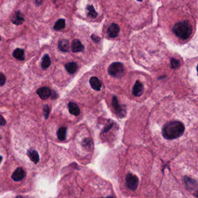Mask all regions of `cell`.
<instances>
[{
  "label": "cell",
  "instance_id": "6da1fadb",
  "mask_svg": "<svg viewBox=\"0 0 198 198\" xmlns=\"http://www.w3.org/2000/svg\"><path fill=\"white\" fill-rule=\"evenodd\" d=\"M189 121L180 113H175L173 117L166 118L155 130L156 138H161L165 142H174L184 138L189 130Z\"/></svg>",
  "mask_w": 198,
  "mask_h": 198
},
{
  "label": "cell",
  "instance_id": "7a4b0ae2",
  "mask_svg": "<svg viewBox=\"0 0 198 198\" xmlns=\"http://www.w3.org/2000/svg\"><path fill=\"white\" fill-rule=\"evenodd\" d=\"M173 32L182 40H186L190 37L192 32V27L188 20L178 22L174 24Z\"/></svg>",
  "mask_w": 198,
  "mask_h": 198
},
{
  "label": "cell",
  "instance_id": "3957f363",
  "mask_svg": "<svg viewBox=\"0 0 198 198\" xmlns=\"http://www.w3.org/2000/svg\"><path fill=\"white\" fill-rule=\"evenodd\" d=\"M107 70L109 76L113 79H121L125 75V66L120 61H114L110 63Z\"/></svg>",
  "mask_w": 198,
  "mask_h": 198
},
{
  "label": "cell",
  "instance_id": "277c9868",
  "mask_svg": "<svg viewBox=\"0 0 198 198\" xmlns=\"http://www.w3.org/2000/svg\"><path fill=\"white\" fill-rule=\"evenodd\" d=\"M145 85L142 81L137 80L134 82L132 88V94L135 97H140L144 93Z\"/></svg>",
  "mask_w": 198,
  "mask_h": 198
},
{
  "label": "cell",
  "instance_id": "5b68a950",
  "mask_svg": "<svg viewBox=\"0 0 198 198\" xmlns=\"http://www.w3.org/2000/svg\"><path fill=\"white\" fill-rule=\"evenodd\" d=\"M138 178L137 177L131 173L127 174L126 177V184L129 190L135 191L137 190L138 186Z\"/></svg>",
  "mask_w": 198,
  "mask_h": 198
},
{
  "label": "cell",
  "instance_id": "8992f818",
  "mask_svg": "<svg viewBox=\"0 0 198 198\" xmlns=\"http://www.w3.org/2000/svg\"><path fill=\"white\" fill-rule=\"evenodd\" d=\"M89 84L91 88L95 92H100L102 89V82L97 76H92L89 78Z\"/></svg>",
  "mask_w": 198,
  "mask_h": 198
},
{
  "label": "cell",
  "instance_id": "52a82bcc",
  "mask_svg": "<svg viewBox=\"0 0 198 198\" xmlns=\"http://www.w3.org/2000/svg\"><path fill=\"white\" fill-rule=\"evenodd\" d=\"M184 182L188 190L194 191L197 190V182L194 179L185 176L184 177Z\"/></svg>",
  "mask_w": 198,
  "mask_h": 198
},
{
  "label": "cell",
  "instance_id": "ba28073f",
  "mask_svg": "<svg viewBox=\"0 0 198 198\" xmlns=\"http://www.w3.org/2000/svg\"><path fill=\"white\" fill-rule=\"evenodd\" d=\"M120 31V27L117 24L112 23L108 29L107 33L110 38H116L119 36Z\"/></svg>",
  "mask_w": 198,
  "mask_h": 198
},
{
  "label": "cell",
  "instance_id": "9c48e42d",
  "mask_svg": "<svg viewBox=\"0 0 198 198\" xmlns=\"http://www.w3.org/2000/svg\"><path fill=\"white\" fill-rule=\"evenodd\" d=\"M71 49L74 53L81 52L84 50V46L82 44L80 41L75 39L72 42Z\"/></svg>",
  "mask_w": 198,
  "mask_h": 198
},
{
  "label": "cell",
  "instance_id": "30bf717a",
  "mask_svg": "<svg viewBox=\"0 0 198 198\" xmlns=\"http://www.w3.org/2000/svg\"><path fill=\"white\" fill-rule=\"evenodd\" d=\"M26 173L22 167H18L12 174V178L15 181H19L24 178Z\"/></svg>",
  "mask_w": 198,
  "mask_h": 198
},
{
  "label": "cell",
  "instance_id": "8fae6325",
  "mask_svg": "<svg viewBox=\"0 0 198 198\" xmlns=\"http://www.w3.org/2000/svg\"><path fill=\"white\" fill-rule=\"evenodd\" d=\"M37 93L41 99L45 100L50 96L51 90L49 88L47 87H43L38 89L37 91Z\"/></svg>",
  "mask_w": 198,
  "mask_h": 198
},
{
  "label": "cell",
  "instance_id": "7c38bea8",
  "mask_svg": "<svg viewBox=\"0 0 198 198\" xmlns=\"http://www.w3.org/2000/svg\"><path fill=\"white\" fill-rule=\"evenodd\" d=\"M68 109L70 113L72 114L74 116H79L80 114V109L79 107V106L77 105V104L73 103V102H70L68 104Z\"/></svg>",
  "mask_w": 198,
  "mask_h": 198
},
{
  "label": "cell",
  "instance_id": "4fadbf2b",
  "mask_svg": "<svg viewBox=\"0 0 198 198\" xmlns=\"http://www.w3.org/2000/svg\"><path fill=\"white\" fill-rule=\"evenodd\" d=\"M78 65L76 62H69L65 65V69L70 74H73L77 71Z\"/></svg>",
  "mask_w": 198,
  "mask_h": 198
},
{
  "label": "cell",
  "instance_id": "5bb4252c",
  "mask_svg": "<svg viewBox=\"0 0 198 198\" xmlns=\"http://www.w3.org/2000/svg\"><path fill=\"white\" fill-rule=\"evenodd\" d=\"M11 21L13 24L19 26L24 22V17L21 15L20 12L19 11H18L15 13L14 16L11 19Z\"/></svg>",
  "mask_w": 198,
  "mask_h": 198
},
{
  "label": "cell",
  "instance_id": "9a60e30c",
  "mask_svg": "<svg viewBox=\"0 0 198 198\" xmlns=\"http://www.w3.org/2000/svg\"><path fill=\"white\" fill-rule=\"evenodd\" d=\"M58 48L59 50L63 52H68L70 49V45L67 40H62L58 43Z\"/></svg>",
  "mask_w": 198,
  "mask_h": 198
},
{
  "label": "cell",
  "instance_id": "2e32d148",
  "mask_svg": "<svg viewBox=\"0 0 198 198\" xmlns=\"http://www.w3.org/2000/svg\"><path fill=\"white\" fill-rule=\"evenodd\" d=\"M28 155L30 160L35 164H37L39 161V155L36 150H28Z\"/></svg>",
  "mask_w": 198,
  "mask_h": 198
},
{
  "label": "cell",
  "instance_id": "e0dca14e",
  "mask_svg": "<svg viewBox=\"0 0 198 198\" xmlns=\"http://www.w3.org/2000/svg\"><path fill=\"white\" fill-rule=\"evenodd\" d=\"M13 56L19 60H24V51L22 49H16L13 52Z\"/></svg>",
  "mask_w": 198,
  "mask_h": 198
},
{
  "label": "cell",
  "instance_id": "ac0fdd59",
  "mask_svg": "<svg viewBox=\"0 0 198 198\" xmlns=\"http://www.w3.org/2000/svg\"><path fill=\"white\" fill-rule=\"evenodd\" d=\"M86 9L88 10V13H87V15L89 17L91 18H93V19H95L98 16L97 12H96V11L95 10V9L94 8L93 5H88L87 6V8Z\"/></svg>",
  "mask_w": 198,
  "mask_h": 198
},
{
  "label": "cell",
  "instance_id": "d6986e66",
  "mask_svg": "<svg viewBox=\"0 0 198 198\" xmlns=\"http://www.w3.org/2000/svg\"><path fill=\"white\" fill-rule=\"evenodd\" d=\"M57 136L58 139L61 141L65 140L66 137V128L64 127H62L59 128L57 132Z\"/></svg>",
  "mask_w": 198,
  "mask_h": 198
},
{
  "label": "cell",
  "instance_id": "ffe728a7",
  "mask_svg": "<svg viewBox=\"0 0 198 198\" xmlns=\"http://www.w3.org/2000/svg\"><path fill=\"white\" fill-rule=\"evenodd\" d=\"M51 64V60L49 57L48 55L46 54L43 57V61L41 64V67L43 69H47Z\"/></svg>",
  "mask_w": 198,
  "mask_h": 198
},
{
  "label": "cell",
  "instance_id": "44dd1931",
  "mask_svg": "<svg viewBox=\"0 0 198 198\" xmlns=\"http://www.w3.org/2000/svg\"><path fill=\"white\" fill-rule=\"evenodd\" d=\"M65 26H66V24H65V19H60L55 23L53 28L55 30L59 31V30H61L62 29H63L65 28Z\"/></svg>",
  "mask_w": 198,
  "mask_h": 198
},
{
  "label": "cell",
  "instance_id": "7402d4cb",
  "mask_svg": "<svg viewBox=\"0 0 198 198\" xmlns=\"http://www.w3.org/2000/svg\"><path fill=\"white\" fill-rule=\"evenodd\" d=\"M171 65L173 68H177L178 67H180V61L178 59H172L171 61Z\"/></svg>",
  "mask_w": 198,
  "mask_h": 198
},
{
  "label": "cell",
  "instance_id": "603a6c76",
  "mask_svg": "<svg viewBox=\"0 0 198 198\" xmlns=\"http://www.w3.org/2000/svg\"><path fill=\"white\" fill-rule=\"evenodd\" d=\"M6 78L3 73H0V86H3L5 84Z\"/></svg>",
  "mask_w": 198,
  "mask_h": 198
},
{
  "label": "cell",
  "instance_id": "cb8c5ba5",
  "mask_svg": "<svg viewBox=\"0 0 198 198\" xmlns=\"http://www.w3.org/2000/svg\"><path fill=\"white\" fill-rule=\"evenodd\" d=\"M49 108L48 105H45L44 108V115L46 119H47L48 117L49 114Z\"/></svg>",
  "mask_w": 198,
  "mask_h": 198
},
{
  "label": "cell",
  "instance_id": "d4e9b609",
  "mask_svg": "<svg viewBox=\"0 0 198 198\" xmlns=\"http://www.w3.org/2000/svg\"><path fill=\"white\" fill-rule=\"evenodd\" d=\"M91 38H92V40L94 41V42H96V43H98V42H99L100 40H101V39H100V38L99 37V36H95V35H92L91 36Z\"/></svg>",
  "mask_w": 198,
  "mask_h": 198
},
{
  "label": "cell",
  "instance_id": "484cf974",
  "mask_svg": "<svg viewBox=\"0 0 198 198\" xmlns=\"http://www.w3.org/2000/svg\"><path fill=\"white\" fill-rule=\"evenodd\" d=\"M6 124V121L3 116L0 115V125L4 126Z\"/></svg>",
  "mask_w": 198,
  "mask_h": 198
},
{
  "label": "cell",
  "instance_id": "4316f807",
  "mask_svg": "<svg viewBox=\"0 0 198 198\" xmlns=\"http://www.w3.org/2000/svg\"><path fill=\"white\" fill-rule=\"evenodd\" d=\"M44 1V0H35V2L37 6L41 5V4L43 3Z\"/></svg>",
  "mask_w": 198,
  "mask_h": 198
},
{
  "label": "cell",
  "instance_id": "83f0119b",
  "mask_svg": "<svg viewBox=\"0 0 198 198\" xmlns=\"http://www.w3.org/2000/svg\"><path fill=\"white\" fill-rule=\"evenodd\" d=\"M15 198H24L23 196H16Z\"/></svg>",
  "mask_w": 198,
  "mask_h": 198
},
{
  "label": "cell",
  "instance_id": "f1b7e54d",
  "mask_svg": "<svg viewBox=\"0 0 198 198\" xmlns=\"http://www.w3.org/2000/svg\"><path fill=\"white\" fill-rule=\"evenodd\" d=\"M2 159H3V157H2L1 156H0V163H1V162Z\"/></svg>",
  "mask_w": 198,
  "mask_h": 198
},
{
  "label": "cell",
  "instance_id": "f546056e",
  "mask_svg": "<svg viewBox=\"0 0 198 198\" xmlns=\"http://www.w3.org/2000/svg\"><path fill=\"white\" fill-rule=\"evenodd\" d=\"M137 1H139V2H142L143 0H137Z\"/></svg>",
  "mask_w": 198,
  "mask_h": 198
},
{
  "label": "cell",
  "instance_id": "4dcf8cb0",
  "mask_svg": "<svg viewBox=\"0 0 198 198\" xmlns=\"http://www.w3.org/2000/svg\"><path fill=\"white\" fill-rule=\"evenodd\" d=\"M112 198V197H108V198Z\"/></svg>",
  "mask_w": 198,
  "mask_h": 198
},
{
  "label": "cell",
  "instance_id": "1f68e13d",
  "mask_svg": "<svg viewBox=\"0 0 198 198\" xmlns=\"http://www.w3.org/2000/svg\"><path fill=\"white\" fill-rule=\"evenodd\" d=\"M1 40V36H0V41Z\"/></svg>",
  "mask_w": 198,
  "mask_h": 198
}]
</instances>
